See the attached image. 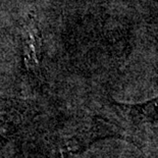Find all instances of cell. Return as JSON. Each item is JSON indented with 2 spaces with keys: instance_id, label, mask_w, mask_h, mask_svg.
<instances>
[{
  "instance_id": "cell-1",
  "label": "cell",
  "mask_w": 158,
  "mask_h": 158,
  "mask_svg": "<svg viewBox=\"0 0 158 158\" xmlns=\"http://www.w3.org/2000/svg\"><path fill=\"white\" fill-rule=\"evenodd\" d=\"M22 42L23 64L29 73L38 75L42 61L43 39L38 23L33 16H30L23 23Z\"/></svg>"
},
{
  "instance_id": "cell-2",
  "label": "cell",
  "mask_w": 158,
  "mask_h": 158,
  "mask_svg": "<svg viewBox=\"0 0 158 158\" xmlns=\"http://www.w3.org/2000/svg\"><path fill=\"white\" fill-rule=\"evenodd\" d=\"M137 116L147 123H158V97L133 106Z\"/></svg>"
}]
</instances>
